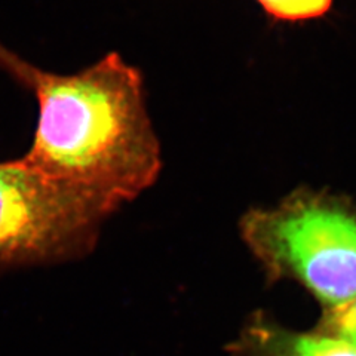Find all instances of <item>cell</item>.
I'll list each match as a JSON object with an SVG mask.
<instances>
[{
    "instance_id": "6da1fadb",
    "label": "cell",
    "mask_w": 356,
    "mask_h": 356,
    "mask_svg": "<svg viewBox=\"0 0 356 356\" xmlns=\"http://www.w3.org/2000/svg\"><path fill=\"white\" fill-rule=\"evenodd\" d=\"M0 70L38 99L35 137L15 159L22 168L119 207L158 180L161 144L147 115L144 77L120 54L57 74L0 43Z\"/></svg>"
},
{
    "instance_id": "7a4b0ae2",
    "label": "cell",
    "mask_w": 356,
    "mask_h": 356,
    "mask_svg": "<svg viewBox=\"0 0 356 356\" xmlns=\"http://www.w3.org/2000/svg\"><path fill=\"white\" fill-rule=\"evenodd\" d=\"M243 242L272 281L293 280L325 309L356 298V208L321 192H296L241 218Z\"/></svg>"
},
{
    "instance_id": "3957f363",
    "label": "cell",
    "mask_w": 356,
    "mask_h": 356,
    "mask_svg": "<svg viewBox=\"0 0 356 356\" xmlns=\"http://www.w3.org/2000/svg\"><path fill=\"white\" fill-rule=\"evenodd\" d=\"M119 205L0 162V269L76 260L92 251Z\"/></svg>"
},
{
    "instance_id": "277c9868",
    "label": "cell",
    "mask_w": 356,
    "mask_h": 356,
    "mask_svg": "<svg viewBox=\"0 0 356 356\" xmlns=\"http://www.w3.org/2000/svg\"><path fill=\"white\" fill-rule=\"evenodd\" d=\"M233 356H356V346L330 334L297 332L261 312L250 318L227 348Z\"/></svg>"
},
{
    "instance_id": "5b68a950",
    "label": "cell",
    "mask_w": 356,
    "mask_h": 356,
    "mask_svg": "<svg viewBox=\"0 0 356 356\" xmlns=\"http://www.w3.org/2000/svg\"><path fill=\"white\" fill-rule=\"evenodd\" d=\"M264 13L280 22H303L324 17L334 0H257Z\"/></svg>"
},
{
    "instance_id": "8992f818",
    "label": "cell",
    "mask_w": 356,
    "mask_h": 356,
    "mask_svg": "<svg viewBox=\"0 0 356 356\" xmlns=\"http://www.w3.org/2000/svg\"><path fill=\"white\" fill-rule=\"evenodd\" d=\"M318 331L343 339L356 346V298L343 306L325 309Z\"/></svg>"
}]
</instances>
